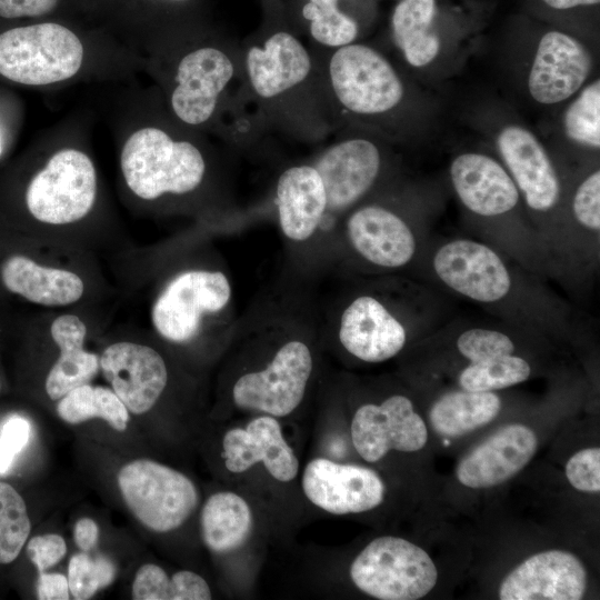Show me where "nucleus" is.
Listing matches in <instances>:
<instances>
[{"instance_id":"nucleus-1","label":"nucleus","mask_w":600,"mask_h":600,"mask_svg":"<svg viewBox=\"0 0 600 600\" xmlns=\"http://www.w3.org/2000/svg\"><path fill=\"white\" fill-rule=\"evenodd\" d=\"M240 48V84L271 131L312 143L337 129L314 53L273 3Z\"/></svg>"},{"instance_id":"nucleus-2","label":"nucleus","mask_w":600,"mask_h":600,"mask_svg":"<svg viewBox=\"0 0 600 600\" xmlns=\"http://www.w3.org/2000/svg\"><path fill=\"white\" fill-rule=\"evenodd\" d=\"M337 129L357 123H384L403 104L406 86L398 70L379 50L352 42L337 49L311 48Z\"/></svg>"},{"instance_id":"nucleus-3","label":"nucleus","mask_w":600,"mask_h":600,"mask_svg":"<svg viewBox=\"0 0 600 600\" xmlns=\"http://www.w3.org/2000/svg\"><path fill=\"white\" fill-rule=\"evenodd\" d=\"M120 161L128 187L144 200L193 192L202 184L208 169L197 144L176 139L157 127L133 132L123 146Z\"/></svg>"},{"instance_id":"nucleus-4","label":"nucleus","mask_w":600,"mask_h":600,"mask_svg":"<svg viewBox=\"0 0 600 600\" xmlns=\"http://www.w3.org/2000/svg\"><path fill=\"white\" fill-rule=\"evenodd\" d=\"M430 263L447 290L491 309L507 307L520 289L519 277L506 257L480 240H446L434 249Z\"/></svg>"},{"instance_id":"nucleus-5","label":"nucleus","mask_w":600,"mask_h":600,"mask_svg":"<svg viewBox=\"0 0 600 600\" xmlns=\"http://www.w3.org/2000/svg\"><path fill=\"white\" fill-rule=\"evenodd\" d=\"M83 60V46L73 31L56 22L18 27L0 33V74L29 86L73 77Z\"/></svg>"},{"instance_id":"nucleus-6","label":"nucleus","mask_w":600,"mask_h":600,"mask_svg":"<svg viewBox=\"0 0 600 600\" xmlns=\"http://www.w3.org/2000/svg\"><path fill=\"white\" fill-rule=\"evenodd\" d=\"M349 573L360 591L379 600L421 599L438 579L427 551L393 536L370 541L351 562Z\"/></svg>"},{"instance_id":"nucleus-7","label":"nucleus","mask_w":600,"mask_h":600,"mask_svg":"<svg viewBox=\"0 0 600 600\" xmlns=\"http://www.w3.org/2000/svg\"><path fill=\"white\" fill-rule=\"evenodd\" d=\"M238 42L203 44L182 54L173 73L170 106L174 117L190 127L212 120L230 84L240 81Z\"/></svg>"},{"instance_id":"nucleus-8","label":"nucleus","mask_w":600,"mask_h":600,"mask_svg":"<svg viewBox=\"0 0 600 600\" xmlns=\"http://www.w3.org/2000/svg\"><path fill=\"white\" fill-rule=\"evenodd\" d=\"M312 371L309 343L290 336L279 343L266 366L236 379L232 401L242 410L287 417L302 402Z\"/></svg>"},{"instance_id":"nucleus-9","label":"nucleus","mask_w":600,"mask_h":600,"mask_svg":"<svg viewBox=\"0 0 600 600\" xmlns=\"http://www.w3.org/2000/svg\"><path fill=\"white\" fill-rule=\"evenodd\" d=\"M118 486L132 514L154 532L179 528L198 504V490L187 476L148 459L123 466Z\"/></svg>"},{"instance_id":"nucleus-10","label":"nucleus","mask_w":600,"mask_h":600,"mask_svg":"<svg viewBox=\"0 0 600 600\" xmlns=\"http://www.w3.org/2000/svg\"><path fill=\"white\" fill-rule=\"evenodd\" d=\"M418 319L377 291H363L346 302L337 321L341 347L367 363L384 362L407 346Z\"/></svg>"},{"instance_id":"nucleus-11","label":"nucleus","mask_w":600,"mask_h":600,"mask_svg":"<svg viewBox=\"0 0 600 600\" xmlns=\"http://www.w3.org/2000/svg\"><path fill=\"white\" fill-rule=\"evenodd\" d=\"M96 192L97 177L90 158L79 150L63 149L32 178L26 203L38 221L67 224L89 213Z\"/></svg>"},{"instance_id":"nucleus-12","label":"nucleus","mask_w":600,"mask_h":600,"mask_svg":"<svg viewBox=\"0 0 600 600\" xmlns=\"http://www.w3.org/2000/svg\"><path fill=\"white\" fill-rule=\"evenodd\" d=\"M327 193V213H347L379 182L386 156L382 147L362 134L341 132L310 161Z\"/></svg>"},{"instance_id":"nucleus-13","label":"nucleus","mask_w":600,"mask_h":600,"mask_svg":"<svg viewBox=\"0 0 600 600\" xmlns=\"http://www.w3.org/2000/svg\"><path fill=\"white\" fill-rule=\"evenodd\" d=\"M231 297V283L221 271L180 272L167 283L152 307L153 327L169 341L187 342L198 334L204 316L224 310Z\"/></svg>"},{"instance_id":"nucleus-14","label":"nucleus","mask_w":600,"mask_h":600,"mask_svg":"<svg viewBox=\"0 0 600 600\" xmlns=\"http://www.w3.org/2000/svg\"><path fill=\"white\" fill-rule=\"evenodd\" d=\"M344 236L361 260L382 270L406 268L421 247L412 224L399 211L380 202H361L348 211Z\"/></svg>"},{"instance_id":"nucleus-15","label":"nucleus","mask_w":600,"mask_h":600,"mask_svg":"<svg viewBox=\"0 0 600 600\" xmlns=\"http://www.w3.org/2000/svg\"><path fill=\"white\" fill-rule=\"evenodd\" d=\"M356 451L367 462H378L391 450L416 452L428 441L427 426L411 399L396 393L380 403L360 406L351 420Z\"/></svg>"},{"instance_id":"nucleus-16","label":"nucleus","mask_w":600,"mask_h":600,"mask_svg":"<svg viewBox=\"0 0 600 600\" xmlns=\"http://www.w3.org/2000/svg\"><path fill=\"white\" fill-rule=\"evenodd\" d=\"M302 491L317 508L336 516L362 513L380 506L384 483L370 468L316 458L301 477Z\"/></svg>"},{"instance_id":"nucleus-17","label":"nucleus","mask_w":600,"mask_h":600,"mask_svg":"<svg viewBox=\"0 0 600 600\" xmlns=\"http://www.w3.org/2000/svg\"><path fill=\"white\" fill-rule=\"evenodd\" d=\"M588 586L581 560L564 550L538 552L510 571L499 588L501 600H579Z\"/></svg>"},{"instance_id":"nucleus-18","label":"nucleus","mask_w":600,"mask_h":600,"mask_svg":"<svg viewBox=\"0 0 600 600\" xmlns=\"http://www.w3.org/2000/svg\"><path fill=\"white\" fill-rule=\"evenodd\" d=\"M99 364L113 392L134 414L149 411L167 386L166 362L148 346L113 343L104 349Z\"/></svg>"},{"instance_id":"nucleus-19","label":"nucleus","mask_w":600,"mask_h":600,"mask_svg":"<svg viewBox=\"0 0 600 600\" xmlns=\"http://www.w3.org/2000/svg\"><path fill=\"white\" fill-rule=\"evenodd\" d=\"M497 146L529 209L538 213L553 210L561 199V182L536 136L522 127L508 126L500 131Z\"/></svg>"},{"instance_id":"nucleus-20","label":"nucleus","mask_w":600,"mask_h":600,"mask_svg":"<svg viewBox=\"0 0 600 600\" xmlns=\"http://www.w3.org/2000/svg\"><path fill=\"white\" fill-rule=\"evenodd\" d=\"M591 70L589 51L571 36L552 30L537 47L529 72L531 97L542 104H554L574 94Z\"/></svg>"},{"instance_id":"nucleus-21","label":"nucleus","mask_w":600,"mask_h":600,"mask_svg":"<svg viewBox=\"0 0 600 600\" xmlns=\"http://www.w3.org/2000/svg\"><path fill=\"white\" fill-rule=\"evenodd\" d=\"M537 444V436L529 427L521 423L503 426L460 460L457 479L472 489L499 486L528 464Z\"/></svg>"},{"instance_id":"nucleus-22","label":"nucleus","mask_w":600,"mask_h":600,"mask_svg":"<svg viewBox=\"0 0 600 600\" xmlns=\"http://www.w3.org/2000/svg\"><path fill=\"white\" fill-rule=\"evenodd\" d=\"M222 457L226 468L241 473L262 463L268 473L280 482L294 480L299 460L286 441L277 418L262 414L244 428L228 430L222 439Z\"/></svg>"},{"instance_id":"nucleus-23","label":"nucleus","mask_w":600,"mask_h":600,"mask_svg":"<svg viewBox=\"0 0 600 600\" xmlns=\"http://www.w3.org/2000/svg\"><path fill=\"white\" fill-rule=\"evenodd\" d=\"M453 190L463 207L481 218L512 211L520 192L508 170L496 159L478 152L461 153L450 166Z\"/></svg>"},{"instance_id":"nucleus-24","label":"nucleus","mask_w":600,"mask_h":600,"mask_svg":"<svg viewBox=\"0 0 600 600\" xmlns=\"http://www.w3.org/2000/svg\"><path fill=\"white\" fill-rule=\"evenodd\" d=\"M274 201L280 229L293 242L312 238L327 216L326 188L309 162L292 164L280 172Z\"/></svg>"},{"instance_id":"nucleus-25","label":"nucleus","mask_w":600,"mask_h":600,"mask_svg":"<svg viewBox=\"0 0 600 600\" xmlns=\"http://www.w3.org/2000/svg\"><path fill=\"white\" fill-rule=\"evenodd\" d=\"M2 286L11 293L42 306H67L83 293L74 272L43 267L22 254H10L0 266Z\"/></svg>"},{"instance_id":"nucleus-26","label":"nucleus","mask_w":600,"mask_h":600,"mask_svg":"<svg viewBox=\"0 0 600 600\" xmlns=\"http://www.w3.org/2000/svg\"><path fill=\"white\" fill-rule=\"evenodd\" d=\"M50 332L60 356L47 376L46 391L50 399L60 400L72 389L89 383L100 364L98 357L83 348L87 328L79 317L59 316Z\"/></svg>"},{"instance_id":"nucleus-27","label":"nucleus","mask_w":600,"mask_h":600,"mask_svg":"<svg viewBox=\"0 0 600 600\" xmlns=\"http://www.w3.org/2000/svg\"><path fill=\"white\" fill-rule=\"evenodd\" d=\"M501 399L494 391L453 390L440 396L431 406L432 429L444 438H459L497 418Z\"/></svg>"},{"instance_id":"nucleus-28","label":"nucleus","mask_w":600,"mask_h":600,"mask_svg":"<svg viewBox=\"0 0 600 600\" xmlns=\"http://www.w3.org/2000/svg\"><path fill=\"white\" fill-rule=\"evenodd\" d=\"M436 0H400L391 14V36L407 63L421 68L436 59L440 41L432 29Z\"/></svg>"},{"instance_id":"nucleus-29","label":"nucleus","mask_w":600,"mask_h":600,"mask_svg":"<svg viewBox=\"0 0 600 600\" xmlns=\"http://www.w3.org/2000/svg\"><path fill=\"white\" fill-rule=\"evenodd\" d=\"M252 528L249 503L238 493L219 491L204 502L200 514L201 538L214 553H227L244 543Z\"/></svg>"},{"instance_id":"nucleus-30","label":"nucleus","mask_w":600,"mask_h":600,"mask_svg":"<svg viewBox=\"0 0 600 600\" xmlns=\"http://www.w3.org/2000/svg\"><path fill=\"white\" fill-rule=\"evenodd\" d=\"M341 0H300L298 27L306 31L313 46L337 49L356 42L359 26L340 7Z\"/></svg>"},{"instance_id":"nucleus-31","label":"nucleus","mask_w":600,"mask_h":600,"mask_svg":"<svg viewBox=\"0 0 600 600\" xmlns=\"http://www.w3.org/2000/svg\"><path fill=\"white\" fill-rule=\"evenodd\" d=\"M57 412L70 424L99 418L118 431H124L129 421V411L113 390L89 383L64 394L57 406Z\"/></svg>"},{"instance_id":"nucleus-32","label":"nucleus","mask_w":600,"mask_h":600,"mask_svg":"<svg viewBox=\"0 0 600 600\" xmlns=\"http://www.w3.org/2000/svg\"><path fill=\"white\" fill-rule=\"evenodd\" d=\"M532 373L530 362L516 353L468 363L458 376L461 389L498 391L527 381Z\"/></svg>"},{"instance_id":"nucleus-33","label":"nucleus","mask_w":600,"mask_h":600,"mask_svg":"<svg viewBox=\"0 0 600 600\" xmlns=\"http://www.w3.org/2000/svg\"><path fill=\"white\" fill-rule=\"evenodd\" d=\"M27 506L18 491L0 481V563L16 560L30 534Z\"/></svg>"},{"instance_id":"nucleus-34","label":"nucleus","mask_w":600,"mask_h":600,"mask_svg":"<svg viewBox=\"0 0 600 600\" xmlns=\"http://www.w3.org/2000/svg\"><path fill=\"white\" fill-rule=\"evenodd\" d=\"M564 131L572 141L593 149L600 147V81L586 87L568 107Z\"/></svg>"},{"instance_id":"nucleus-35","label":"nucleus","mask_w":600,"mask_h":600,"mask_svg":"<svg viewBox=\"0 0 600 600\" xmlns=\"http://www.w3.org/2000/svg\"><path fill=\"white\" fill-rule=\"evenodd\" d=\"M454 348L469 363H473L516 353L517 341L507 327L480 324L461 328L454 338Z\"/></svg>"},{"instance_id":"nucleus-36","label":"nucleus","mask_w":600,"mask_h":600,"mask_svg":"<svg viewBox=\"0 0 600 600\" xmlns=\"http://www.w3.org/2000/svg\"><path fill=\"white\" fill-rule=\"evenodd\" d=\"M114 576L116 568L106 557L92 558L84 551L77 553L71 557L68 567L70 593L77 600L90 599L110 586Z\"/></svg>"},{"instance_id":"nucleus-37","label":"nucleus","mask_w":600,"mask_h":600,"mask_svg":"<svg viewBox=\"0 0 600 600\" xmlns=\"http://www.w3.org/2000/svg\"><path fill=\"white\" fill-rule=\"evenodd\" d=\"M572 214L578 226L593 237L600 232V171L587 176L572 198Z\"/></svg>"},{"instance_id":"nucleus-38","label":"nucleus","mask_w":600,"mask_h":600,"mask_svg":"<svg viewBox=\"0 0 600 600\" xmlns=\"http://www.w3.org/2000/svg\"><path fill=\"white\" fill-rule=\"evenodd\" d=\"M569 483L582 492L600 491V449L586 448L570 457L566 464Z\"/></svg>"},{"instance_id":"nucleus-39","label":"nucleus","mask_w":600,"mask_h":600,"mask_svg":"<svg viewBox=\"0 0 600 600\" xmlns=\"http://www.w3.org/2000/svg\"><path fill=\"white\" fill-rule=\"evenodd\" d=\"M171 577L153 563L140 567L132 583L134 600H170Z\"/></svg>"},{"instance_id":"nucleus-40","label":"nucleus","mask_w":600,"mask_h":600,"mask_svg":"<svg viewBox=\"0 0 600 600\" xmlns=\"http://www.w3.org/2000/svg\"><path fill=\"white\" fill-rule=\"evenodd\" d=\"M27 553L39 573L57 564L67 553L64 539L54 533L31 538L27 544Z\"/></svg>"},{"instance_id":"nucleus-41","label":"nucleus","mask_w":600,"mask_h":600,"mask_svg":"<svg viewBox=\"0 0 600 600\" xmlns=\"http://www.w3.org/2000/svg\"><path fill=\"white\" fill-rule=\"evenodd\" d=\"M211 590L198 573L181 570L171 577L170 600H209Z\"/></svg>"},{"instance_id":"nucleus-42","label":"nucleus","mask_w":600,"mask_h":600,"mask_svg":"<svg viewBox=\"0 0 600 600\" xmlns=\"http://www.w3.org/2000/svg\"><path fill=\"white\" fill-rule=\"evenodd\" d=\"M60 0H0V17L14 19L51 13Z\"/></svg>"},{"instance_id":"nucleus-43","label":"nucleus","mask_w":600,"mask_h":600,"mask_svg":"<svg viewBox=\"0 0 600 600\" xmlns=\"http://www.w3.org/2000/svg\"><path fill=\"white\" fill-rule=\"evenodd\" d=\"M31 436L30 422L20 416L9 418L2 429L0 439L16 454L22 451L29 443Z\"/></svg>"},{"instance_id":"nucleus-44","label":"nucleus","mask_w":600,"mask_h":600,"mask_svg":"<svg viewBox=\"0 0 600 600\" xmlns=\"http://www.w3.org/2000/svg\"><path fill=\"white\" fill-rule=\"evenodd\" d=\"M37 594L40 600H68L70 598L68 578L57 572L39 573Z\"/></svg>"},{"instance_id":"nucleus-45","label":"nucleus","mask_w":600,"mask_h":600,"mask_svg":"<svg viewBox=\"0 0 600 600\" xmlns=\"http://www.w3.org/2000/svg\"><path fill=\"white\" fill-rule=\"evenodd\" d=\"M99 528L90 518L79 519L73 528V539L81 551H90L98 542Z\"/></svg>"},{"instance_id":"nucleus-46","label":"nucleus","mask_w":600,"mask_h":600,"mask_svg":"<svg viewBox=\"0 0 600 600\" xmlns=\"http://www.w3.org/2000/svg\"><path fill=\"white\" fill-rule=\"evenodd\" d=\"M543 2L556 10H568L578 7L597 6L600 0H543Z\"/></svg>"},{"instance_id":"nucleus-47","label":"nucleus","mask_w":600,"mask_h":600,"mask_svg":"<svg viewBox=\"0 0 600 600\" xmlns=\"http://www.w3.org/2000/svg\"><path fill=\"white\" fill-rule=\"evenodd\" d=\"M16 453L0 439V473H6L11 468Z\"/></svg>"},{"instance_id":"nucleus-48","label":"nucleus","mask_w":600,"mask_h":600,"mask_svg":"<svg viewBox=\"0 0 600 600\" xmlns=\"http://www.w3.org/2000/svg\"><path fill=\"white\" fill-rule=\"evenodd\" d=\"M166 1L177 2V3H183V2H189V1H191V0H166Z\"/></svg>"},{"instance_id":"nucleus-49","label":"nucleus","mask_w":600,"mask_h":600,"mask_svg":"<svg viewBox=\"0 0 600 600\" xmlns=\"http://www.w3.org/2000/svg\"><path fill=\"white\" fill-rule=\"evenodd\" d=\"M0 152H1V148H0Z\"/></svg>"},{"instance_id":"nucleus-50","label":"nucleus","mask_w":600,"mask_h":600,"mask_svg":"<svg viewBox=\"0 0 600 600\" xmlns=\"http://www.w3.org/2000/svg\"><path fill=\"white\" fill-rule=\"evenodd\" d=\"M0 388H1V384H0Z\"/></svg>"}]
</instances>
